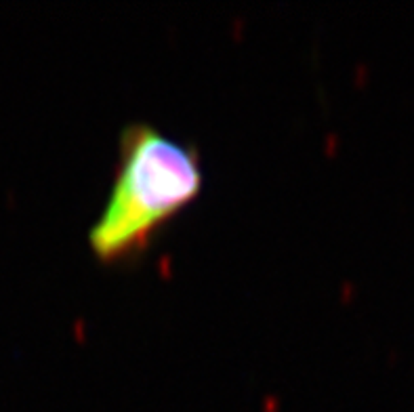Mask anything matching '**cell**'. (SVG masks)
Returning a JSON list of instances; mask_svg holds the SVG:
<instances>
[{
	"instance_id": "obj_1",
	"label": "cell",
	"mask_w": 414,
	"mask_h": 412,
	"mask_svg": "<svg viewBox=\"0 0 414 412\" xmlns=\"http://www.w3.org/2000/svg\"><path fill=\"white\" fill-rule=\"evenodd\" d=\"M202 189L200 156L194 147L135 122L120 137L112 194L89 231L93 255L118 263L147 249L158 229L181 213Z\"/></svg>"
}]
</instances>
